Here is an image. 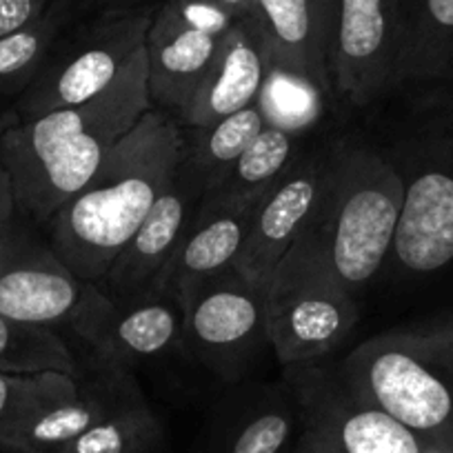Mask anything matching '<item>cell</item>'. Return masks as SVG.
Returning <instances> with one entry per match:
<instances>
[{
  "label": "cell",
  "instance_id": "8992f818",
  "mask_svg": "<svg viewBox=\"0 0 453 453\" xmlns=\"http://www.w3.org/2000/svg\"><path fill=\"white\" fill-rule=\"evenodd\" d=\"M298 416L287 453H434L413 431L365 400L338 365L320 360L285 367Z\"/></svg>",
  "mask_w": 453,
  "mask_h": 453
},
{
  "label": "cell",
  "instance_id": "7a4b0ae2",
  "mask_svg": "<svg viewBox=\"0 0 453 453\" xmlns=\"http://www.w3.org/2000/svg\"><path fill=\"white\" fill-rule=\"evenodd\" d=\"M185 156L178 119L151 107L120 138L89 182L47 220L58 258L82 282H98L154 207Z\"/></svg>",
  "mask_w": 453,
  "mask_h": 453
},
{
  "label": "cell",
  "instance_id": "6da1fadb",
  "mask_svg": "<svg viewBox=\"0 0 453 453\" xmlns=\"http://www.w3.org/2000/svg\"><path fill=\"white\" fill-rule=\"evenodd\" d=\"M151 107L142 45L96 98L3 129L0 165L10 178L16 213L47 225Z\"/></svg>",
  "mask_w": 453,
  "mask_h": 453
},
{
  "label": "cell",
  "instance_id": "83f0119b",
  "mask_svg": "<svg viewBox=\"0 0 453 453\" xmlns=\"http://www.w3.org/2000/svg\"><path fill=\"white\" fill-rule=\"evenodd\" d=\"M81 376L60 372L5 373L0 372V434L42 400L78 389Z\"/></svg>",
  "mask_w": 453,
  "mask_h": 453
},
{
  "label": "cell",
  "instance_id": "5b68a950",
  "mask_svg": "<svg viewBox=\"0 0 453 453\" xmlns=\"http://www.w3.org/2000/svg\"><path fill=\"white\" fill-rule=\"evenodd\" d=\"M265 322L269 345L285 367L322 360L349 338L358 322L354 294L307 226L272 273Z\"/></svg>",
  "mask_w": 453,
  "mask_h": 453
},
{
  "label": "cell",
  "instance_id": "d4e9b609",
  "mask_svg": "<svg viewBox=\"0 0 453 453\" xmlns=\"http://www.w3.org/2000/svg\"><path fill=\"white\" fill-rule=\"evenodd\" d=\"M296 132L267 125L226 172L213 198L260 200L296 160ZM204 196V198H207Z\"/></svg>",
  "mask_w": 453,
  "mask_h": 453
},
{
  "label": "cell",
  "instance_id": "9c48e42d",
  "mask_svg": "<svg viewBox=\"0 0 453 453\" xmlns=\"http://www.w3.org/2000/svg\"><path fill=\"white\" fill-rule=\"evenodd\" d=\"M67 325L94 356L132 369L169 354L180 342L182 309L169 289L147 298L116 300L96 282H85Z\"/></svg>",
  "mask_w": 453,
  "mask_h": 453
},
{
  "label": "cell",
  "instance_id": "3957f363",
  "mask_svg": "<svg viewBox=\"0 0 453 453\" xmlns=\"http://www.w3.org/2000/svg\"><path fill=\"white\" fill-rule=\"evenodd\" d=\"M338 367L365 400L431 451L453 453V320L373 335Z\"/></svg>",
  "mask_w": 453,
  "mask_h": 453
},
{
  "label": "cell",
  "instance_id": "4316f807",
  "mask_svg": "<svg viewBox=\"0 0 453 453\" xmlns=\"http://www.w3.org/2000/svg\"><path fill=\"white\" fill-rule=\"evenodd\" d=\"M267 125L298 132L304 125L316 120L320 89L303 78L287 73L269 65L267 81L258 98Z\"/></svg>",
  "mask_w": 453,
  "mask_h": 453
},
{
  "label": "cell",
  "instance_id": "2e32d148",
  "mask_svg": "<svg viewBox=\"0 0 453 453\" xmlns=\"http://www.w3.org/2000/svg\"><path fill=\"white\" fill-rule=\"evenodd\" d=\"M267 72L269 58L263 32L254 16H242L225 34L216 60L189 107L178 116V123L187 127H209L258 103Z\"/></svg>",
  "mask_w": 453,
  "mask_h": 453
},
{
  "label": "cell",
  "instance_id": "30bf717a",
  "mask_svg": "<svg viewBox=\"0 0 453 453\" xmlns=\"http://www.w3.org/2000/svg\"><path fill=\"white\" fill-rule=\"evenodd\" d=\"M203 198V180L182 156L169 185L96 285L116 300L147 298L167 289L169 265Z\"/></svg>",
  "mask_w": 453,
  "mask_h": 453
},
{
  "label": "cell",
  "instance_id": "603a6c76",
  "mask_svg": "<svg viewBox=\"0 0 453 453\" xmlns=\"http://www.w3.org/2000/svg\"><path fill=\"white\" fill-rule=\"evenodd\" d=\"M85 14V0H51L34 23L0 38V91H25L65 29Z\"/></svg>",
  "mask_w": 453,
  "mask_h": 453
},
{
  "label": "cell",
  "instance_id": "484cf974",
  "mask_svg": "<svg viewBox=\"0 0 453 453\" xmlns=\"http://www.w3.org/2000/svg\"><path fill=\"white\" fill-rule=\"evenodd\" d=\"M0 372L81 376V365L51 326L27 325L0 313Z\"/></svg>",
  "mask_w": 453,
  "mask_h": 453
},
{
  "label": "cell",
  "instance_id": "4fadbf2b",
  "mask_svg": "<svg viewBox=\"0 0 453 453\" xmlns=\"http://www.w3.org/2000/svg\"><path fill=\"white\" fill-rule=\"evenodd\" d=\"M325 165L326 154L296 158L256 207L245 245L234 267L263 294L278 263L294 247L311 218Z\"/></svg>",
  "mask_w": 453,
  "mask_h": 453
},
{
  "label": "cell",
  "instance_id": "ba28073f",
  "mask_svg": "<svg viewBox=\"0 0 453 453\" xmlns=\"http://www.w3.org/2000/svg\"><path fill=\"white\" fill-rule=\"evenodd\" d=\"M178 300L182 345L222 380L236 382L269 342L263 291L229 267L185 287Z\"/></svg>",
  "mask_w": 453,
  "mask_h": 453
},
{
  "label": "cell",
  "instance_id": "f1b7e54d",
  "mask_svg": "<svg viewBox=\"0 0 453 453\" xmlns=\"http://www.w3.org/2000/svg\"><path fill=\"white\" fill-rule=\"evenodd\" d=\"M51 0H0V38L27 27L50 7Z\"/></svg>",
  "mask_w": 453,
  "mask_h": 453
},
{
  "label": "cell",
  "instance_id": "e0dca14e",
  "mask_svg": "<svg viewBox=\"0 0 453 453\" xmlns=\"http://www.w3.org/2000/svg\"><path fill=\"white\" fill-rule=\"evenodd\" d=\"M298 429L289 387L254 385L222 400L198 453H287Z\"/></svg>",
  "mask_w": 453,
  "mask_h": 453
},
{
  "label": "cell",
  "instance_id": "ffe728a7",
  "mask_svg": "<svg viewBox=\"0 0 453 453\" xmlns=\"http://www.w3.org/2000/svg\"><path fill=\"white\" fill-rule=\"evenodd\" d=\"M160 438L163 426L132 369L109 363V389L103 411L67 453H154Z\"/></svg>",
  "mask_w": 453,
  "mask_h": 453
},
{
  "label": "cell",
  "instance_id": "1f68e13d",
  "mask_svg": "<svg viewBox=\"0 0 453 453\" xmlns=\"http://www.w3.org/2000/svg\"><path fill=\"white\" fill-rule=\"evenodd\" d=\"M16 216V207H14V198H12V187H10V178H7L5 169L0 165V234L5 232L10 222L14 220Z\"/></svg>",
  "mask_w": 453,
  "mask_h": 453
},
{
  "label": "cell",
  "instance_id": "f546056e",
  "mask_svg": "<svg viewBox=\"0 0 453 453\" xmlns=\"http://www.w3.org/2000/svg\"><path fill=\"white\" fill-rule=\"evenodd\" d=\"M313 14H316L318 32H320V41L326 51V63H329V50L331 38H334L335 29V16H338V0H311Z\"/></svg>",
  "mask_w": 453,
  "mask_h": 453
},
{
  "label": "cell",
  "instance_id": "cb8c5ba5",
  "mask_svg": "<svg viewBox=\"0 0 453 453\" xmlns=\"http://www.w3.org/2000/svg\"><path fill=\"white\" fill-rule=\"evenodd\" d=\"M265 127L267 119L263 107L254 103L209 127H189L191 132H185V158L203 180L204 196L220 185Z\"/></svg>",
  "mask_w": 453,
  "mask_h": 453
},
{
  "label": "cell",
  "instance_id": "277c9868",
  "mask_svg": "<svg viewBox=\"0 0 453 453\" xmlns=\"http://www.w3.org/2000/svg\"><path fill=\"white\" fill-rule=\"evenodd\" d=\"M403 198L404 173L378 151L342 145L326 154L307 229L351 294L389 260Z\"/></svg>",
  "mask_w": 453,
  "mask_h": 453
},
{
  "label": "cell",
  "instance_id": "44dd1931",
  "mask_svg": "<svg viewBox=\"0 0 453 453\" xmlns=\"http://www.w3.org/2000/svg\"><path fill=\"white\" fill-rule=\"evenodd\" d=\"M251 16L263 32L272 67L331 91L329 63L311 0H254Z\"/></svg>",
  "mask_w": 453,
  "mask_h": 453
},
{
  "label": "cell",
  "instance_id": "d6986e66",
  "mask_svg": "<svg viewBox=\"0 0 453 453\" xmlns=\"http://www.w3.org/2000/svg\"><path fill=\"white\" fill-rule=\"evenodd\" d=\"M260 200H225L207 196L196 211L169 265L165 287L180 294L185 287L234 267Z\"/></svg>",
  "mask_w": 453,
  "mask_h": 453
},
{
  "label": "cell",
  "instance_id": "d6a6232c",
  "mask_svg": "<svg viewBox=\"0 0 453 453\" xmlns=\"http://www.w3.org/2000/svg\"><path fill=\"white\" fill-rule=\"evenodd\" d=\"M222 7H225L234 19H242V16L251 14V7H254V0H218Z\"/></svg>",
  "mask_w": 453,
  "mask_h": 453
},
{
  "label": "cell",
  "instance_id": "52a82bcc",
  "mask_svg": "<svg viewBox=\"0 0 453 453\" xmlns=\"http://www.w3.org/2000/svg\"><path fill=\"white\" fill-rule=\"evenodd\" d=\"M65 29L20 98L25 119L76 107L103 94L145 45L156 7L134 12H89Z\"/></svg>",
  "mask_w": 453,
  "mask_h": 453
},
{
  "label": "cell",
  "instance_id": "8fae6325",
  "mask_svg": "<svg viewBox=\"0 0 453 453\" xmlns=\"http://www.w3.org/2000/svg\"><path fill=\"white\" fill-rule=\"evenodd\" d=\"M85 282L58 258L50 242L10 222L0 234V313L27 325L69 322Z\"/></svg>",
  "mask_w": 453,
  "mask_h": 453
},
{
  "label": "cell",
  "instance_id": "9a60e30c",
  "mask_svg": "<svg viewBox=\"0 0 453 453\" xmlns=\"http://www.w3.org/2000/svg\"><path fill=\"white\" fill-rule=\"evenodd\" d=\"M389 258L411 276H429L453 263V172L422 167L404 178L403 209Z\"/></svg>",
  "mask_w": 453,
  "mask_h": 453
},
{
  "label": "cell",
  "instance_id": "7c38bea8",
  "mask_svg": "<svg viewBox=\"0 0 453 453\" xmlns=\"http://www.w3.org/2000/svg\"><path fill=\"white\" fill-rule=\"evenodd\" d=\"M394 60L395 0H338L329 50L331 91L365 107L391 87Z\"/></svg>",
  "mask_w": 453,
  "mask_h": 453
},
{
  "label": "cell",
  "instance_id": "7402d4cb",
  "mask_svg": "<svg viewBox=\"0 0 453 453\" xmlns=\"http://www.w3.org/2000/svg\"><path fill=\"white\" fill-rule=\"evenodd\" d=\"M453 73V0H395L391 85Z\"/></svg>",
  "mask_w": 453,
  "mask_h": 453
},
{
  "label": "cell",
  "instance_id": "4dcf8cb0",
  "mask_svg": "<svg viewBox=\"0 0 453 453\" xmlns=\"http://www.w3.org/2000/svg\"><path fill=\"white\" fill-rule=\"evenodd\" d=\"M151 0H85V12H134L150 10Z\"/></svg>",
  "mask_w": 453,
  "mask_h": 453
},
{
  "label": "cell",
  "instance_id": "ac0fdd59",
  "mask_svg": "<svg viewBox=\"0 0 453 453\" xmlns=\"http://www.w3.org/2000/svg\"><path fill=\"white\" fill-rule=\"evenodd\" d=\"M109 363L94 356L81 367L76 391L42 400L0 434V449L7 453H67L72 444L100 416L107 400Z\"/></svg>",
  "mask_w": 453,
  "mask_h": 453
},
{
  "label": "cell",
  "instance_id": "5bb4252c",
  "mask_svg": "<svg viewBox=\"0 0 453 453\" xmlns=\"http://www.w3.org/2000/svg\"><path fill=\"white\" fill-rule=\"evenodd\" d=\"M225 34L187 23L169 3L160 5L145 36L147 89L151 103L180 116L203 85Z\"/></svg>",
  "mask_w": 453,
  "mask_h": 453
}]
</instances>
